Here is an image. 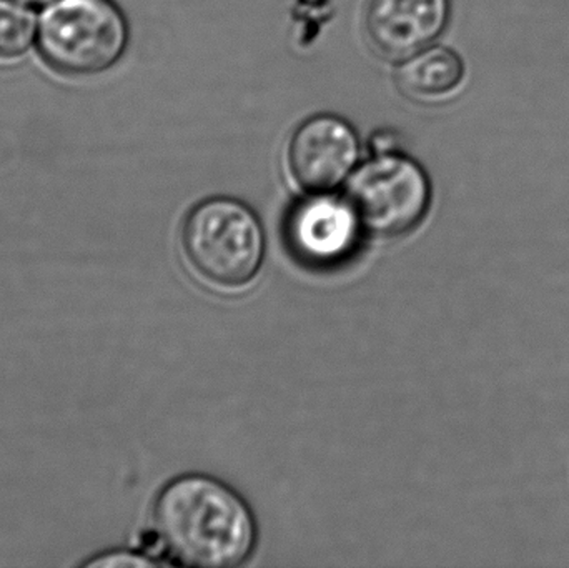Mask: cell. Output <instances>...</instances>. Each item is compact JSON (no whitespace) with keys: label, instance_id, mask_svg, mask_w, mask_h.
<instances>
[{"label":"cell","instance_id":"obj_1","mask_svg":"<svg viewBox=\"0 0 569 568\" xmlns=\"http://www.w3.org/2000/svg\"><path fill=\"white\" fill-rule=\"evenodd\" d=\"M153 532L183 567L243 566L257 546V522L239 492L203 474L170 480L153 504Z\"/></svg>","mask_w":569,"mask_h":568},{"label":"cell","instance_id":"obj_5","mask_svg":"<svg viewBox=\"0 0 569 568\" xmlns=\"http://www.w3.org/2000/svg\"><path fill=\"white\" fill-rule=\"evenodd\" d=\"M357 130L338 116L320 113L301 122L288 142V172L308 193L333 192L360 162Z\"/></svg>","mask_w":569,"mask_h":568},{"label":"cell","instance_id":"obj_9","mask_svg":"<svg viewBox=\"0 0 569 568\" xmlns=\"http://www.w3.org/2000/svg\"><path fill=\"white\" fill-rule=\"evenodd\" d=\"M36 39V17L27 7L0 0V59L12 60L26 53Z\"/></svg>","mask_w":569,"mask_h":568},{"label":"cell","instance_id":"obj_11","mask_svg":"<svg viewBox=\"0 0 569 568\" xmlns=\"http://www.w3.org/2000/svg\"><path fill=\"white\" fill-rule=\"evenodd\" d=\"M17 2L23 3V6H47V3L53 2V0H17Z\"/></svg>","mask_w":569,"mask_h":568},{"label":"cell","instance_id":"obj_3","mask_svg":"<svg viewBox=\"0 0 569 568\" xmlns=\"http://www.w3.org/2000/svg\"><path fill=\"white\" fill-rule=\"evenodd\" d=\"M127 43L129 26L113 0H59L40 19V56L67 76L110 69Z\"/></svg>","mask_w":569,"mask_h":568},{"label":"cell","instance_id":"obj_7","mask_svg":"<svg viewBox=\"0 0 569 568\" xmlns=\"http://www.w3.org/2000/svg\"><path fill=\"white\" fill-rule=\"evenodd\" d=\"M450 0H370L365 37L377 56L403 62L433 46L450 20Z\"/></svg>","mask_w":569,"mask_h":568},{"label":"cell","instance_id":"obj_2","mask_svg":"<svg viewBox=\"0 0 569 568\" xmlns=\"http://www.w3.org/2000/svg\"><path fill=\"white\" fill-rule=\"evenodd\" d=\"M180 243L197 279L216 289L249 286L266 259L262 222L249 206L229 197H213L193 207Z\"/></svg>","mask_w":569,"mask_h":568},{"label":"cell","instance_id":"obj_4","mask_svg":"<svg viewBox=\"0 0 569 568\" xmlns=\"http://www.w3.org/2000/svg\"><path fill=\"white\" fill-rule=\"evenodd\" d=\"M361 229L395 239L420 226L431 203L423 167L403 153L377 152L347 180L345 192Z\"/></svg>","mask_w":569,"mask_h":568},{"label":"cell","instance_id":"obj_6","mask_svg":"<svg viewBox=\"0 0 569 568\" xmlns=\"http://www.w3.org/2000/svg\"><path fill=\"white\" fill-rule=\"evenodd\" d=\"M361 229L347 197L308 193L288 213L284 236L301 262L331 266L347 259Z\"/></svg>","mask_w":569,"mask_h":568},{"label":"cell","instance_id":"obj_10","mask_svg":"<svg viewBox=\"0 0 569 568\" xmlns=\"http://www.w3.org/2000/svg\"><path fill=\"white\" fill-rule=\"evenodd\" d=\"M162 562L150 559V557L139 556L133 552H113L106 554L103 557H97L92 562L87 564L90 568H146L159 567Z\"/></svg>","mask_w":569,"mask_h":568},{"label":"cell","instance_id":"obj_8","mask_svg":"<svg viewBox=\"0 0 569 568\" xmlns=\"http://www.w3.org/2000/svg\"><path fill=\"white\" fill-rule=\"evenodd\" d=\"M465 62L450 47L430 46L398 67V89L415 102H438L458 92Z\"/></svg>","mask_w":569,"mask_h":568}]
</instances>
